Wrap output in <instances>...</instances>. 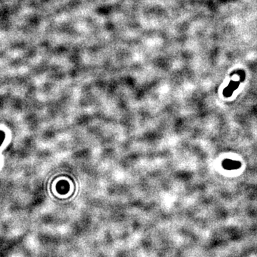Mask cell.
Wrapping results in <instances>:
<instances>
[{"mask_svg": "<svg viewBox=\"0 0 257 257\" xmlns=\"http://www.w3.org/2000/svg\"><path fill=\"white\" fill-rule=\"evenodd\" d=\"M223 166L226 169H237L241 166V164L238 162L231 160H226L222 164Z\"/></svg>", "mask_w": 257, "mask_h": 257, "instance_id": "cell-1", "label": "cell"}, {"mask_svg": "<svg viewBox=\"0 0 257 257\" xmlns=\"http://www.w3.org/2000/svg\"><path fill=\"white\" fill-rule=\"evenodd\" d=\"M4 134L2 132H0V145L1 144V142H2L3 139H4Z\"/></svg>", "mask_w": 257, "mask_h": 257, "instance_id": "cell-2", "label": "cell"}]
</instances>
